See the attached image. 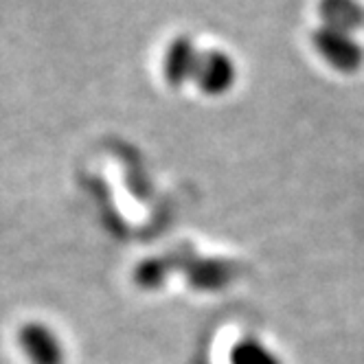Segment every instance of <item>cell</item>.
<instances>
[{
	"label": "cell",
	"instance_id": "obj_1",
	"mask_svg": "<svg viewBox=\"0 0 364 364\" xmlns=\"http://www.w3.org/2000/svg\"><path fill=\"white\" fill-rule=\"evenodd\" d=\"M311 42H314L321 58L336 70L351 75L362 66V48L351 38V33L321 27L318 31L311 33Z\"/></svg>",
	"mask_w": 364,
	"mask_h": 364
},
{
	"label": "cell",
	"instance_id": "obj_2",
	"mask_svg": "<svg viewBox=\"0 0 364 364\" xmlns=\"http://www.w3.org/2000/svg\"><path fill=\"white\" fill-rule=\"evenodd\" d=\"M235 64L226 53L209 50V53H200L193 80L204 95H224L235 84Z\"/></svg>",
	"mask_w": 364,
	"mask_h": 364
},
{
	"label": "cell",
	"instance_id": "obj_3",
	"mask_svg": "<svg viewBox=\"0 0 364 364\" xmlns=\"http://www.w3.org/2000/svg\"><path fill=\"white\" fill-rule=\"evenodd\" d=\"M20 347L31 364H64L62 343L46 325H24L20 331Z\"/></svg>",
	"mask_w": 364,
	"mask_h": 364
},
{
	"label": "cell",
	"instance_id": "obj_4",
	"mask_svg": "<svg viewBox=\"0 0 364 364\" xmlns=\"http://www.w3.org/2000/svg\"><path fill=\"white\" fill-rule=\"evenodd\" d=\"M200 53L191 38L180 36L171 42L165 58V77L171 86H182L187 80H193Z\"/></svg>",
	"mask_w": 364,
	"mask_h": 364
},
{
	"label": "cell",
	"instance_id": "obj_5",
	"mask_svg": "<svg viewBox=\"0 0 364 364\" xmlns=\"http://www.w3.org/2000/svg\"><path fill=\"white\" fill-rule=\"evenodd\" d=\"M321 18L325 27L353 33L364 29V7L358 0H321Z\"/></svg>",
	"mask_w": 364,
	"mask_h": 364
},
{
	"label": "cell",
	"instance_id": "obj_6",
	"mask_svg": "<svg viewBox=\"0 0 364 364\" xmlns=\"http://www.w3.org/2000/svg\"><path fill=\"white\" fill-rule=\"evenodd\" d=\"M230 364H281V360L257 338H244L232 347Z\"/></svg>",
	"mask_w": 364,
	"mask_h": 364
},
{
	"label": "cell",
	"instance_id": "obj_7",
	"mask_svg": "<svg viewBox=\"0 0 364 364\" xmlns=\"http://www.w3.org/2000/svg\"><path fill=\"white\" fill-rule=\"evenodd\" d=\"M235 277V268L224 264V262H209V264H200L193 270V281L198 283V288L204 290H218Z\"/></svg>",
	"mask_w": 364,
	"mask_h": 364
},
{
	"label": "cell",
	"instance_id": "obj_8",
	"mask_svg": "<svg viewBox=\"0 0 364 364\" xmlns=\"http://www.w3.org/2000/svg\"><path fill=\"white\" fill-rule=\"evenodd\" d=\"M167 266L159 259H151V262H145L139 270H136V281L143 285V288H159V285L165 281L167 277Z\"/></svg>",
	"mask_w": 364,
	"mask_h": 364
}]
</instances>
